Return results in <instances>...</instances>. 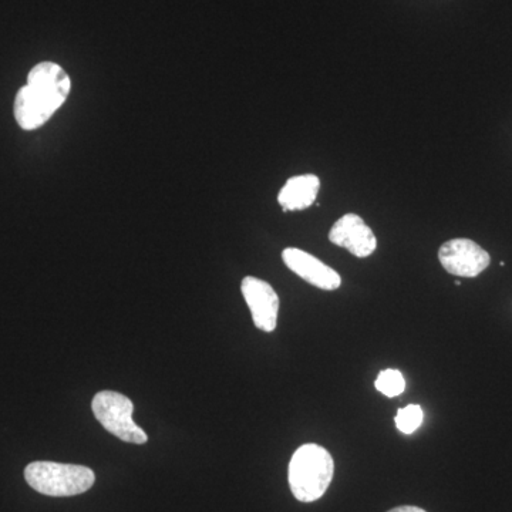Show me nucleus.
<instances>
[{
	"label": "nucleus",
	"mask_w": 512,
	"mask_h": 512,
	"mask_svg": "<svg viewBox=\"0 0 512 512\" xmlns=\"http://www.w3.org/2000/svg\"><path fill=\"white\" fill-rule=\"evenodd\" d=\"M70 90L72 80L62 66L53 62L36 64L30 70L28 84L16 94L13 104L16 123L26 131L45 126L66 103Z\"/></svg>",
	"instance_id": "obj_1"
},
{
	"label": "nucleus",
	"mask_w": 512,
	"mask_h": 512,
	"mask_svg": "<svg viewBox=\"0 0 512 512\" xmlns=\"http://www.w3.org/2000/svg\"><path fill=\"white\" fill-rule=\"evenodd\" d=\"M335 463L325 447L303 444L289 463V485L293 497L301 503H313L323 497L332 483Z\"/></svg>",
	"instance_id": "obj_2"
},
{
	"label": "nucleus",
	"mask_w": 512,
	"mask_h": 512,
	"mask_svg": "<svg viewBox=\"0 0 512 512\" xmlns=\"http://www.w3.org/2000/svg\"><path fill=\"white\" fill-rule=\"evenodd\" d=\"M25 478L37 493L49 497H73L93 487L96 476L89 467L35 461L25 470Z\"/></svg>",
	"instance_id": "obj_3"
},
{
	"label": "nucleus",
	"mask_w": 512,
	"mask_h": 512,
	"mask_svg": "<svg viewBox=\"0 0 512 512\" xmlns=\"http://www.w3.org/2000/svg\"><path fill=\"white\" fill-rule=\"evenodd\" d=\"M94 417L113 436L131 444H144L148 441L146 431L133 420L134 404L124 394L117 392L97 393L92 402Z\"/></svg>",
	"instance_id": "obj_4"
},
{
	"label": "nucleus",
	"mask_w": 512,
	"mask_h": 512,
	"mask_svg": "<svg viewBox=\"0 0 512 512\" xmlns=\"http://www.w3.org/2000/svg\"><path fill=\"white\" fill-rule=\"evenodd\" d=\"M439 259L448 274L463 278H476L491 262L485 249L466 238L451 239L441 245Z\"/></svg>",
	"instance_id": "obj_5"
},
{
	"label": "nucleus",
	"mask_w": 512,
	"mask_h": 512,
	"mask_svg": "<svg viewBox=\"0 0 512 512\" xmlns=\"http://www.w3.org/2000/svg\"><path fill=\"white\" fill-rule=\"evenodd\" d=\"M241 291L256 328L268 333L274 332L279 312V298L275 289L262 279L247 276L242 279Z\"/></svg>",
	"instance_id": "obj_6"
},
{
	"label": "nucleus",
	"mask_w": 512,
	"mask_h": 512,
	"mask_svg": "<svg viewBox=\"0 0 512 512\" xmlns=\"http://www.w3.org/2000/svg\"><path fill=\"white\" fill-rule=\"evenodd\" d=\"M332 244L348 249L357 258H367L376 251L377 239L372 229L356 214H346L329 232Z\"/></svg>",
	"instance_id": "obj_7"
},
{
	"label": "nucleus",
	"mask_w": 512,
	"mask_h": 512,
	"mask_svg": "<svg viewBox=\"0 0 512 512\" xmlns=\"http://www.w3.org/2000/svg\"><path fill=\"white\" fill-rule=\"evenodd\" d=\"M282 259L292 272L316 288L323 291H336L342 285V279L335 269L323 264L318 258L302 249L286 248L282 252Z\"/></svg>",
	"instance_id": "obj_8"
},
{
	"label": "nucleus",
	"mask_w": 512,
	"mask_h": 512,
	"mask_svg": "<svg viewBox=\"0 0 512 512\" xmlns=\"http://www.w3.org/2000/svg\"><path fill=\"white\" fill-rule=\"evenodd\" d=\"M320 181L316 175L306 174L289 178L279 191L278 202L284 211H302L311 207L318 197Z\"/></svg>",
	"instance_id": "obj_9"
},
{
	"label": "nucleus",
	"mask_w": 512,
	"mask_h": 512,
	"mask_svg": "<svg viewBox=\"0 0 512 512\" xmlns=\"http://www.w3.org/2000/svg\"><path fill=\"white\" fill-rule=\"evenodd\" d=\"M376 389L386 397L400 396L406 389L402 372L396 369L382 370L375 382Z\"/></svg>",
	"instance_id": "obj_10"
},
{
	"label": "nucleus",
	"mask_w": 512,
	"mask_h": 512,
	"mask_svg": "<svg viewBox=\"0 0 512 512\" xmlns=\"http://www.w3.org/2000/svg\"><path fill=\"white\" fill-rule=\"evenodd\" d=\"M424 413L417 404H410L397 412L396 427L403 434H413L423 423Z\"/></svg>",
	"instance_id": "obj_11"
},
{
	"label": "nucleus",
	"mask_w": 512,
	"mask_h": 512,
	"mask_svg": "<svg viewBox=\"0 0 512 512\" xmlns=\"http://www.w3.org/2000/svg\"><path fill=\"white\" fill-rule=\"evenodd\" d=\"M389 512H426L423 508L413 507V505H403V507L393 508Z\"/></svg>",
	"instance_id": "obj_12"
}]
</instances>
